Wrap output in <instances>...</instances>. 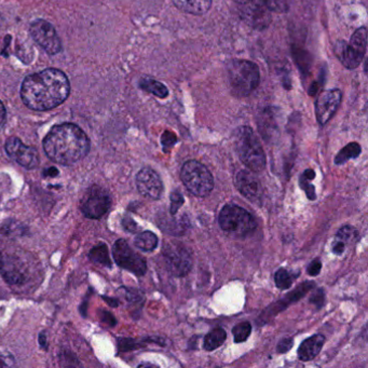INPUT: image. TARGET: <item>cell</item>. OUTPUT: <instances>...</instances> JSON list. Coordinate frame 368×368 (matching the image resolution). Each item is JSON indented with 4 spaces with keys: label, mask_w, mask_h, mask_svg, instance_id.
<instances>
[{
    "label": "cell",
    "mask_w": 368,
    "mask_h": 368,
    "mask_svg": "<svg viewBox=\"0 0 368 368\" xmlns=\"http://www.w3.org/2000/svg\"><path fill=\"white\" fill-rule=\"evenodd\" d=\"M361 146L358 143H350L337 155L336 158H335V164H338V166L346 164L350 159L358 158L361 155Z\"/></svg>",
    "instance_id": "cell-23"
},
{
    "label": "cell",
    "mask_w": 368,
    "mask_h": 368,
    "mask_svg": "<svg viewBox=\"0 0 368 368\" xmlns=\"http://www.w3.org/2000/svg\"><path fill=\"white\" fill-rule=\"evenodd\" d=\"M367 48V30L361 27L354 32L350 42L339 40L335 44L334 52L342 62V65L348 69H358L363 61Z\"/></svg>",
    "instance_id": "cell-5"
},
{
    "label": "cell",
    "mask_w": 368,
    "mask_h": 368,
    "mask_svg": "<svg viewBox=\"0 0 368 368\" xmlns=\"http://www.w3.org/2000/svg\"><path fill=\"white\" fill-rule=\"evenodd\" d=\"M137 186L139 193L150 200H158L164 193L161 178L150 168H141L137 173Z\"/></svg>",
    "instance_id": "cell-15"
},
{
    "label": "cell",
    "mask_w": 368,
    "mask_h": 368,
    "mask_svg": "<svg viewBox=\"0 0 368 368\" xmlns=\"http://www.w3.org/2000/svg\"><path fill=\"white\" fill-rule=\"evenodd\" d=\"M134 244L141 251L152 252L158 245V238L152 231L141 232L135 238Z\"/></svg>",
    "instance_id": "cell-22"
},
{
    "label": "cell",
    "mask_w": 368,
    "mask_h": 368,
    "mask_svg": "<svg viewBox=\"0 0 368 368\" xmlns=\"http://www.w3.org/2000/svg\"><path fill=\"white\" fill-rule=\"evenodd\" d=\"M90 259H92L94 263H100L106 266H109L110 261L108 257L107 247L106 245H100V247H96L93 249L90 254Z\"/></svg>",
    "instance_id": "cell-26"
},
{
    "label": "cell",
    "mask_w": 368,
    "mask_h": 368,
    "mask_svg": "<svg viewBox=\"0 0 368 368\" xmlns=\"http://www.w3.org/2000/svg\"><path fill=\"white\" fill-rule=\"evenodd\" d=\"M139 87L146 92L152 93L157 98H166L168 96V90L164 83L159 82L156 79L144 77L139 81Z\"/></svg>",
    "instance_id": "cell-20"
},
{
    "label": "cell",
    "mask_w": 368,
    "mask_h": 368,
    "mask_svg": "<svg viewBox=\"0 0 368 368\" xmlns=\"http://www.w3.org/2000/svg\"><path fill=\"white\" fill-rule=\"evenodd\" d=\"M71 93L69 78L58 69H46L27 76L22 83L21 98L26 107L46 112L61 105Z\"/></svg>",
    "instance_id": "cell-1"
},
{
    "label": "cell",
    "mask_w": 368,
    "mask_h": 368,
    "mask_svg": "<svg viewBox=\"0 0 368 368\" xmlns=\"http://www.w3.org/2000/svg\"><path fill=\"white\" fill-rule=\"evenodd\" d=\"M358 237V234H356V230L354 228H352L351 226H344L342 229L339 230L338 234H337V238L340 241L350 242L353 241L354 239H356Z\"/></svg>",
    "instance_id": "cell-28"
},
{
    "label": "cell",
    "mask_w": 368,
    "mask_h": 368,
    "mask_svg": "<svg viewBox=\"0 0 368 368\" xmlns=\"http://www.w3.org/2000/svg\"><path fill=\"white\" fill-rule=\"evenodd\" d=\"M218 222L224 231L238 237L247 236L256 228L254 217L247 210L234 204H227L222 207Z\"/></svg>",
    "instance_id": "cell-7"
},
{
    "label": "cell",
    "mask_w": 368,
    "mask_h": 368,
    "mask_svg": "<svg viewBox=\"0 0 368 368\" xmlns=\"http://www.w3.org/2000/svg\"><path fill=\"white\" fill-rule=\"evenodd\" d=\"M227 338V334L222 328L213 329L212 332L209 333L204 338L203 348L207 351H213L215 349L220 348Z\"/></svg>",
    "instance_id": "cell-21"
},
{
    "label": "cell",
    "mask_w": 368,
    "mask_h": 368,
    "mask_svg": "<svg viewBox=\"0 0 368 368\" xmlns=\"http://www.w3.org/2000/svg\"><path fill=\"white\" fill-rule=\"evenodd\" d=\"M234 333V342L241 344L249 338L252 333V325L249 322H242L236 325L232 329Z\"/></svg>",
    "instance_id": "cell-25"
},
{
    "label": "cell",
    "mask_w": 368,
    "mask_h": 368,
    "mask_svg": "<svg viewBox=\"0 0 368 368\" xmlns=\"http://www.w3.org/2000/svg\"><path fill=\"white\" fill-rule=\"evenodd\" d=\"M292 347V339L286 338L281 340L280 344H278V352L280 353H286L290 351Z\"/></svg>",
    "instance_id": "cell-34"
},
{
    "label": "cell",
    "mask_w": 368,
    "mask_h": 368,
    "mask_svg": "<svg viewBox=\"0 0 368 368\" xmlns=\"http://www.w3.org/2000/svg\"><path fill=\"white\" fill-rule=\"evenodd\" d=\"M324 342L325 337L323 335H315L306 339L298 349V358L300 361L308 362L313 360L321 351Z\"/></svg>",
    "instance_id": "cell-18"
},
{
    "label": "cell",
    "mask_w": 368,
    "mask_h": 368,
    "mask_svg": "<svg viewBox=\"0 0 368 368\" xmlns=\"http://www.w3.org/2000/svg\"><path fill=\"white\" fill-rule=\"evenodd\" d=\"M236 147L244 166L255 173L263 171L266 166V155L251 128L241 127L237 130Z\"/></svg>",
    "instance_id": "cell-4"
},
{
    "label": "cell",
    "mask_w": 368,
    "mask_h": 368,
    "mask_svg": "<svg viewBox=\"0 0 368 368\" xmlns=\"http://www.w3.org/2000/svg\"><path fill=\"white\" fill-rule=\"evenodd\" d=\"M242 20L254 30H263L270 25L271 12L266 0H236Z\"/></svg>",
    "instance_id": "cell-8"
},
{
    "label": "cell",
    "mask_w": 368,
    "mask_h": 368,
    "mask_svg": "<svg viewBox=\"0 0 368 368\" xmlns=\"http://www.w3.org/2000/svg\"><path fill=\"white\" fill-rule=\"evenodd\" d=\"M0 274L9 284H17L24 280L20 259L0 253Z\"/></svg>",
    "instance_id": "cell-17"
},
{
    "label": "cell",
    "mask_w": 368,
    "mask_h": 368,
    "mask_svg": "<svg viewBox=\"0 0 368 368\" xmlns=\"http://www.w3.org/2000/svg\"><path fill=\"white\" fill-rule=\"evenodd\" d=\"M298 274L292 276L290 271L286 269H280L277 271L276 276H274V280H276V286H278L280 290H288L292 286V281L297 277Z\"/></svg>",
    "instance_id": "cell-24"
},
{
    "label": "cell",
    "mask_w": 368,
    "mask_h": 368,
    "mask_svg": "<svg viewBox=\"0 0 368 368\" xmlns=\"http://www.w3.org/2000/svg\"><path fill=\"white\" fill-rule=\"evenodd\" d=\"M6 117H7V112H6L3 103L0 100V125H3V122L6 121Z\"/></svg>",
    "instance_id": "cell-37"
},
{
    "label": "cell",
    "mask_w": 368,
    "mask_h": 368,
    "mask_svg": "<svg viewBox=\"0 0 368 368\" xmlns=\"http://www.w3.org/2000/svg\"><path fill=\"white\" fill-rule=\"evenodd\" d=\"M177 9L193 15H203L210 10L212 0H172Z\"/></svg>",
    "instance_id": "cell-19"
},
{
    "label": "cell",
    "mask_w": 368,
    "mask_h": 368,
    "mask_svg": "<svg viewBox=\"0 0 368 368\" xmlns=\"http://www.w3.org/2000/svg\"><path fill=\"white\" fill-rule=\"evenodd\" d=\"M15 365V358L10 353L0 352V368L13 367Z\"/></svg>",
    "instance_id": "cell-31"
},
{
    "label": "cell",
    "mask_w": 368,
    "mask_h": 368,
    "mask_svg": "<svg viewBox=\"0 0 368 368\" xmlns=\"http://www.w3.org/2000/svg\"><path fill=\"white\" fill-rule=\"evenodd\" d=\"M269 9L272 12L284 13L288 12L290 8L292 0H266Z\"/></svg>",
    "instance_id": "cell-27"
},
{
    "label": "cell",
    "mask_w": 368,
    "mask_h": 368,
    "mask_svg": "<svg viewBox=\"0 0 368 368\" xmlns=\"http://www.w3.org/2000/svg\"><path fill=\"white\" fill-rule=\"evenodd\" d=\"M110 204L112 200L106 191L98 187H93L81 201L80 209L85 216L91 220H98L107 213Z\"/></svg>",
    "instance_id": "cell-12"
},
{
    "label": "cell",
    "mask_w": 368,
    "mask_h": 368,
    "mask_svg": "<svg viewBox=\"0 0 368 368\" xmlns=\"http://www.w3.org/2000/svg\"><path fill=\"white\" fill-rule=\"evenodd\" d=\"M162 145H164V150H168V147H170L171 148L172 146H174L175 145L176 141H177V139H176L175 135L173 134V133H171V132H166L164 135H162Z\"/></svg>",
    "instance_id": "cell-32"
},
{
    "label": "cell",
    "mask_w": 368,
    "mask_h": 368,
    "mask_svg": "<svg viewBox=\"0 0 368 368\" xmlns=\"http://www.w3.org/2000/svg\"><path fill=\"white\" fill-rule=\"evenodd\" d=\"M114 259L118 266L131 271L137 276H144L147 271V263L143 257L133 251L125 240H118L112 249Z\"/></svg>",
    "instance_id": "cell-10"
},
{
    "label": "cell",
    "mask_w": 368,
    "mask_h": 368,
    "mask_svg": "<svg viewBox=\"0 0 368 368\" xmlns=\"http://www.w3.org/2000/svg\"><path fill=\"white\" fill-rule=\"evenodd\" d=\"M122 224H123V227H125V229L128 230V231H137V224H135L134 220H131V218H129V217H128V218H125L123 222H122Z\"/></svg>",
    "instance_id": "cell-35"
},
{
    "label": "cell",
    "mask_w": 368,
    "mask_h": 368,
    "mask_svg": "<svg viewBox=\"0 0 368 368\" xmlns=\"http://www.w3.org/2000/svg\"><path fill=\"white\" fill-rule=\"evenodd\" d=\"M310 181L311 179H308V178L301 176V178H300V186L306 191V195H307L310 200H315L317 199V195H315V186L313 184H309Z\"/></svg>",
    "instance_id": "cell-29"
},
{
    "label": "cell",
    "mask_w": 368,
    "mask_h": 368,
    "mask_svg": "<svg viewBox=\"0 0 368 368\" xmlns=\"http://www.w3.org/2000/svg\"><path fill=\"white\" fill-rule=\"evenodd\" d=\"M184 204V198L183 195L179 193H173L171 195V207H170V213L172 215H175L179 209H181L182 205Z\"/></svg>",
    "instance_id": "cell-30"
},
{
    "label": "cell",
    "mask_w": 368,
    "mask_h": 368,
    "mask_svg": "<svg viewBox=\"0 0 368 368\" xmlns=\"http://www.w3.org/2000/svg\"><path fill=\"white\" fill-rule=\"evenodd\" d=\"M168 270L175 277H184L193 267V259L186 247L176 242H168L164 249Z\"/></svg>",
    "instance_id": "cell-9"
},
{
    "label": "cell",
    "mask_w": 368,
    "mask_h": 368,
    "mask_svg": "<svg viewBox=\"0 0 368 368\" xmlns=\"http://www.w3.org/2000/svg\"><path fill=\"white\" fill-rule=\"evenodd\" d=\"M30 33L33 40L42 46V49L50 54L55 55L62 50V42L53 25L44 20H37L32 23Z\"/></svg>",
    "instance_id": "cell-11"
},
{
    "label": "cell",
    "mask_w": 368,
    "mask_h": 368,
    "mask_svg": "<svg viewBox=\"0 0 368 368\" xmlns=\"http://www.w3.org/2000/svg\"><path fill=\"white\" fill-rule=\"evenodd\" d=\"M342 94L338 89L323 91L315 102V116L319 125H325L334 117L342 104Z\"/></svg>",
    "instance_id": "cell-14"
},
{
    "label": "cell",
    "mask_w": 368,
    "mask_h": 368,
    "mask_svg": "<svg viewBox=\"0 0 368 368\" xmlns=\"http://www.w3.org/2000/svg\"><path fill=\"white\" fill-rule=\"evenodd\" d=\"M181 179L188 191L195 197H207L214 187L212 174L199 161L191 160L182 168Z\"/></svg>",
    "instance_id": "cell-6"
},
{
    "label": "cell",
    "mask_w": 368,
    "mask_h": 368,
    "mask_svg": "<svg viewBox=\"0 0 368 368\" xmlns=\"http://www.w3.org/2000/svg\"><path fill=\"white\" fill-rule=\"evenodd\" d=\"M48 158L62 166H71L82 160L90 152L88 135L73 123L55 125L44 139Z\"/></svg>",
    "instance_id": "cell-2"
},
{
    "label": "cell",
    "mask_w": 368,
    "mask_h": 368,
    "mask_svg": "<svg viewBox=\"0 0 368 368\" xmlns=\"http://www.w3.org/2000/svg\"><path fill=\"white\" fill-rule=\"evenodd\" d=\"M5 149L8 156L23 168L32 170L40 164V155L36 149L23 144L17 137H9L6 141Z\"/></svg>",
    "instance_id": "cell-13"
},
{
    "label": "cell",
    "mask_w": 368,
    "mask_h": 368,
    "mask_svg": "<svg viewBox=\"0 0 368 368\" xmlns=\"http://www.w3.org/2000/svg\"><path fill=\"white\" fill-rule=\"evenodd\" d=\"M322 269V263L319 259H315V261L310 263L309 267L307 268V272L309 276H317L319 271Z\"/></svg>",
    "instance_id": "cell-33"
},
{
    "label": "cell",
    "mask_w": 368,
    "mask_h": 368,
    "mask_svg": "<svg viewBox=\"0 0 368 368\" xmlns=\"http://www.w3.org/2000/svg\"><path fill=\"white\" fill-rule=\"evenodd\" d=\"M310 301H311V303L315 304L317 307H319V301H321L322 304L324 303V295L322 294L321 297H319V296H317V292H315V295H313V297H311V299H310Z\"/></svg>",
    "instance_id": "cell-38"
},
{
    "label": "cell",
    "mask_w": 368,
    "mask_h": 368,
    "mask_svg": "<svg viewBox=\"0 0 368 368\" xmlns=\"http://www.w3.org/2000/svg\"><path fill=\"white\" fill-rule=\"evenodd\" d=\"M236 186H237L238 191L249 200L256 202L261 199L263 189H261V182L255 175V172L251 170H241L238 172L236 176Z\"/></svg>",
    "instance_id": "cell-16"
},
{
    "label": "cell",
    "mask_w": 368,
    "mask_h": 368,
    "mask_svg": "<svg viewBox=\"0 0 368 368\" xmlns=\"http://www.w3.org/2000/svg\"><path fill=\"white\" fill-rule=\"evenodd\" d=\"M230 90L238 98H245L256 90L261 81L259 66L247 60H234L227 65Z\"/></svg>",
    "instance_id": "cell-3"
},
{
    "label": "cell",
    "mask_w": 368,
    "mask_h": 368,
    "mask_svg": "<svg viewBox=\"0 0 368 368\" xmlns=\"http://www.w3.org/2000/svg\"><path fill=\"white\" fill-rule=\"evenodd\" d=\"M344 243L340 240H337L336 242H334L333 244V252L337 255H340V254L344 253Z\"/></svg>",
    "instance_id": "cell-36"
}]
</instances>
